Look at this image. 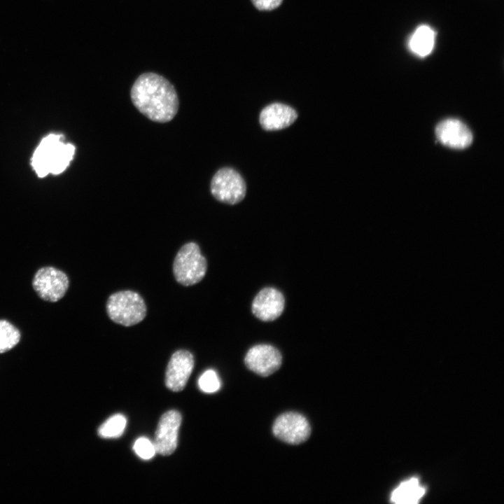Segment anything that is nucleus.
<instances>
[{"mask_svg": "<svg viewBox=\"0 0 504 504\" xmlns=\"http://www.w3.org/2000/svg\"><path fill=\"white\" fill-rule=\"evenodd\" d=\"M136 108L157 122L172 120L178 110V98L173 85L153 72L144 73L134 83L130 92Z\"/></svg>", "mask_w": 504, "mask_h": 504, "instance_id": "1", "label": "nucleus"}, {"mask_svg": "<svg viewBox=\"0 0 504 504\" xmlns=\"http://www.w3.org/2000/svg\"><path fill=\"white\" fill-rule=\"evenodd\" d=\"M74 152V145L65 144L62 135L49 134L41 141L33 155V167L40 177L49 173L59 174L67 167Z\"/></svg>", "mask_w": 504, "mask_h": 504, "instance_id": "2", "label": "nucleus"}, {"mask_svg": "<svg viewBox=\"0 0 504 504\" xmlns=\"http://www.w3.org/2000/svg\"><path fill=\"white\" fill-rule=\"evenodd\" d=\"M106 309L112 321L127 327L141 322L147 312L143 298L130 290L111 294L107 300Z\"/></svg>", "mask_w": 504, "mask_h": 504, "instance_id": "3", "label": "nucleus"}, {"mask_svg": "<svg viewBox=\"0 0 504 504\" xmlns=\"http://www.w3.org/2000/svg\"><path fill=\"white\" fill-rule=\"evenodd\" d=\"M207 270V261L195 242H188L177 252L173 262L176 281L185 286L200 282Z\"/></svg>", "mask_w": 504, "mask_h": 504, "instance_id": "4", "label": "nucleus"}, {"mask_svg": "<svg viewBox=\"0 0 504 504\" xmlns=\"http://www.w3.org/2000/svg\"><path fill=\"white\" fill-rule=\"evenodd\" d=\"M211 192L218 201L228 204L241 202L246 194V184L241 175L230 167L216 172L211 181Z\"/></svg>", "mask_w": 504, "mask_h": 504, "instance_id": "5", "label": "nucleus"}, {"mask_svg": "<svg viewBox=\"0 0 504 504\" xmlns=\"http://www.w3.org/2000/svg\"><path fill=\"white\" fill-rule=\"evenodd\" d=\"M69 285L67 275L53 267H43L34 274L32 286L40 298L55 302L66 294Z\"/></svg>", "mask_w": 504, "mask_h": 504, "instance_id": "6", "label": "nucleus"}, {"mask_svg": "<svg viewBox=\"0 0 504 504\" xmlns=\"http://www.w3.org/2000/svg\"><path fill=\"white\" fill-rule=\"evenodd\" d=\"M272 431L275 437L281 441L296 445L308 440L311 435V426L302 414L288 412L276 419Z\"/></svg>", "mask_w": 504, "mask_h": 504, "instance_id": "7", "label": "nucleus"}, {"mask_svg": "<svg viewBox=\"0 0 504 504\" xmlns=\"http://www.w3.org/2000/svg\"><path fill=\"white\" fill-rule=\"evenodd\" d=\"M244 363L246 366L255 374L267 377L279 369L282 363V356L274 346L260 344L248 349Z\"/></svg>", "mask_w": 504, "mask_h": 504, "instance_id": "8", "label": "nucleus"}, {"mask_svg": "<svg viewBox=\"0 0 504 504\" xmlns=\"http://www.w3.org/2000/svg\"><path fill=\"white\" fill-rule=\"evenodd\" d=\"M181 423V415L176 410L167 411L161 416L153 441L156 453L169 456L175 451Z\"/></svg>", "mask_w": 504, "mask_h": 504, "instance_id": "9", "label": "nucleus"}, {"mask_svg": "<svg viewBox=\"0 0 504 504\" xmlns=\"http://www.w3.org/2000/svg\"><path fill=\"white\" fill-rule=\"evenodd\" d=\"M194 364V356L189 351L180 349L175 351L167 366L166 386L174 392L182 391L190 376Z\"/></svg>", "mask_w": 504, "mask_h": 504, "instance_id": "10", "label": "nucleus"}, {"mask_svg": "<svg viewBox=\"0 0 504 504\" xmlns=\"http://www.w3.org/2000/svg\"><path fill=\"white\" fill-rule=\"evenodd\" d=\"M285 308V298L283 293L273 287L261 289L255 296L251 311L258 319L268 322L278 318Z\"/></svg>", "mask_w": 504, "mask_h": 504, "instance_id": "11", "label": "nucleus"}, {"mask_svg": "<svg viewBox=\"0 0 504 504\" xmlns=\"http://www.w3.org/2000/svg\"><path fill=\"white\" fill-rule=\"evenodd\" d=\"M435 134L442 144L452 148H465L472 141L471 131L457 119L449 118L440 122L436 127Z\"/></svg>", "mask_w": 504, "mask_h": 504, "instance_id": "12", "label": "nucleus"}, {"mask_svg": "<svg viewBox=\"0 0 504 504\" xmlns=\"http://www.w3.org/2000/svg\"><path fill=\"white\" fill-rule=\"evenodd\" d=\"M297 117L298 114L294 108L288 105L276 102L267 106L262 110L259 120L264 130L274 131L290 126Z\"/></svg>", "mask_w": 504, "mask_h": 504, "instance_id": "13", "label": "nucleus"}, {"mask_svg": "<svg viewBox=\"0 0 504 504\" xmlns=\"http://www.w3.org/2000/svg\"><path fill=\"white\" fill-rule=\"evenodd\" d=\"M435 44V32L426 24L418 27L411 35L408 46L410 50L419 57H426L433 50Z\"/></svg>", "mask_w": 504, "mask_h": 504, "instance_id": "14", "label": "nucleus"}, {"mask_svg": "<svg viewBox=\"0 0 504 504\" xmlns=\"http://www.w3.org/2000/svg\"><path fill=\"white\" fill-rule=\"evenodd\" d=\"M425 493L416 478H411L401 483L393 492L391 501L396 503H416Z\"/></svg>", "mask_w": 504, "mask_h": 504, "instance_id": "15", "label": "nucleus"}, {"mask_svg": "<svg viewBox=\"0 0 504 504\" xmlns=\"http://www.w3.org/2000/svg\"><path fill=\"white\" fill-rule=\"evenodd\" d=\"M20 337V332L15 326L6 320H0V354L15 346Z\"/></svg>", "mask_w": 504, "mask_h": 504, "instance_id": "16", "label": "nucleus"}, {"mask_svg": "<svg viewBox=\"0 0 504 504\" xmlns=\"http://www.w3.org/2000/svg\"><path fill=\"white\" fill-rule=\"evenodd\" d=\"M127 423L125 416L117 414L108 419L98 428V435L101 438H111L120 436Z\"/></svg>", "mask_w": 504, "mask_h": 504, "instance_id": "17", "label": "nucleus"}, {"mask_svg": "<svg viewBox=\"0 0 504 504\" xmlns=\"http://www.w3.org/2000/svg\"><path fill=\"white\" fill-rule=\"evenodd\" d=\"M198 385L202 391L211 393L219 390L220 382L214 370H208L200 376Z\"/></svg>", "mask_w": 504, "mask_h": 504, "instance_id": "18", "label": "nucleus"}, {"mask_svg": "<svg viewBox=\"0 0 504 504\" xmlns=\"http://www.w3.org/2000/svg\"><path fill=\"white\" fill-rule=\"evenodd\" d=\"M133 449L140 458L145 460L153 458L156 453L153 443L144 437L139 438L135 441Z\"/></svg>", "mask_w": 504, "mask_h": 504, "instance_id": "19", "label": "nucleus"}, {"mask_svg": "<svg viewBox=\"0 0 504 504\" xmlns=\"http://www.w3.org/2000/svg\"><path fill=\"white\" fill-rule=\"evenodd\" d=\"M253 6L259 11H272L278 8L283 0H250Z\"/></svg>", "mask_w": 504, "mask_h": 504, "instance_id": "20", "label": "nucleus"}]
</instances>
